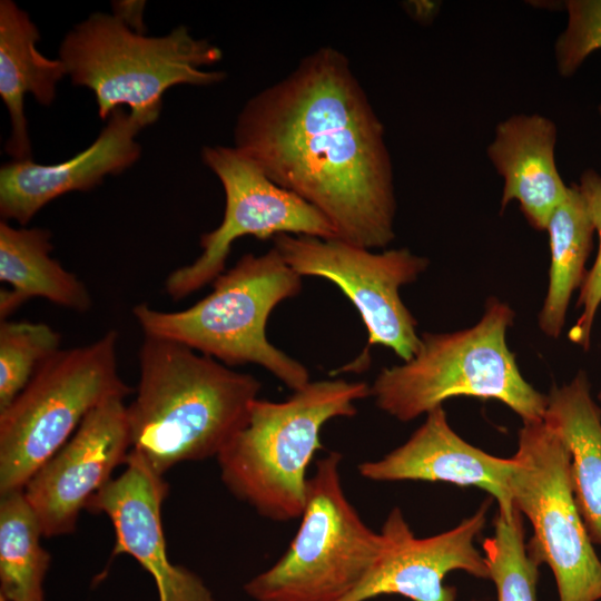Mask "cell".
Segmentation results:
<instances>
[{
	"label": "cell",
	"mask_w": 601,
	"mask_h": 601,
	"mask_svg": "<svg viewBox=\"0 0 601 601\" xmlns=\"http://www.w3.org/2000/svg\"><path fill=\"white\" fill-rule=\"evenodd\" d=\"M234 132L235 147L319 210L337 239L367 249L394 239L384 127L337 49L315 50L249 99Z\"/></svg>",
	"instance_id": "1"
},
{
	"label": "cell",
	"mask_w": 601,
	"mask_h": 601,
	"mask_svg": "<svg viewBox=\"0 0 601 601\" xmlns=\"http://www.w3.org/2000/svg\"><path fill=\"white\" fill-rule=\"evenodd\" d=\"M136 397L127 406L131 451L158 474L216 457L246 422L260 383L177 342L146 336Z\"/></svg>",
	"instance_id": "2"
},
{
	"label": "cell",
	"mask_w": 601,
	"mask_h": 601,
	"mask_svg": "<svg viewBox=\"0 0 601 601\" xmlns=\"http://www.w3.org/2000/svg\"><path fill=\"white\" fill-rule=\"evenodd\" d=\"M370 395L365 382L338 378L309 382L282 402L256 398L244 425L216 456L221 482L265 519H299L323 426L353 417L356 403Z\"/></svg>",
	"instance_id": "3"
},
{
	"label": "cell",
	"mask_w": 601,
	"mask_h": 601,
	"mask_svg": "<svg viewBox=\"0 0 601 601\" xmlns=\"http://www.w3.org/2000/svg\"><path fill=\"white\" fill-rule=\"evenodd\" d=\"M302 290V277L273 247L246 254L190 307L164 312L142 303L132 314L146 336L180 343L227 366L257 364L293 392L311 382L308 370L266 336L274 308Z\"/></svg>",
	"instance_id": "4"
},
{
	"label": "cell",
	"mask_w": 601,
	"mask_h": 601,
	"mask_svg": "<svg viewBox=\"0 0 601 601\" xmlns=\"http://www.w3.org/2000/svg\"><path fill=\"white\" fill-rule=\"evenodd\" d=\"M514 312L497 299L487 300L473 327L446 334L424 333L415 356L383 368L370 386L380 410L402 422L442 406L457 396L496 400L523 422L544 418L548 396L521 375L506 344Z\"/></svg>",
	"instance_id": "5"
},
{
	"label": "cell",
	"mask_w": 601,
	"mask_h": 601,
	"mask_svg": "<svg viewBox=\"0 0 601 601\" xmlns=\"http://www.w3.org/2000/svg\"><path fill=\"white\" fill-rule=\"evenodd\" d=\"M341 462L338 452L316 461L295 536L272 566L244 585L254 601H341L394 545L402 511L394 508L382 531L372 530L345 494Z\"/></svg>",
	"instance_id": "6"
},
{
	"label": "cell",
	"mask_w": 601,
	"mask_h": 601,
	"mask_svg": "<svg viewBox=\"0 0 601 601\" xmlns=\"http://www.w3.org/2000/svg\"><path fill=\"white\" fill-rule=\"evenodd\" d=\"M59 59L75 86L90 89L106 119L127 106L145 127L158 119L162 96L177 85L210 86L225 78L203 67L217 63L221 51L179 26L162 37H147L115 14L92 13L67 33Z\"/></svg>",
	"instance_id": "7"
},
{
	"label": "cell",
	"mask_w": 601,
	"mask_h": 601,
	"mask_svg": "<svg viewBox=\"0 0 601 601\" xmlns=\"http://www.w3.org/2000/svg\"><path fill=\"white\" fill-rule=\"evenodd\" d=\"M117 339L109 331L59 349L0 412V495L23 490L98 405L132 392L118 373Z\"/></svg>",
	"instance_id": "8"
},
{
	"label": "cell",
	"mask_w": 601,
	"mask_h": 601,
	"mask_svg": "<svg viewBox=\"0 0 601 601\" xmlns=\"http://www.w3.org/2000/svg\"><path fill=\"white\" fill-rule=\"evenodd\" d=\"M512 459L513 504L533 529L528 549L552 570L559 601L601 600V561L573 496L565 442L544 420L523 422Z\"/></svg>",
	"instance_id": "9"
},
{
	"label": "cell",
	"mask_w": 601,
	"mask_h": 601,
	"mask_svg": "<svg viewBox=\"0 0 601 601\" xmlns=\"http://www.w3.org/2000/svg\"><path fill=\"white\" fill-rule=\"evenodd\" d=\"M274 247L300 277L315 276L335 284L359 313L366 327L367 345L342 372H361L368 366V349L391 348L404 362L418 352L421 336L416 321L402 302L400 288L413 283L426 269V258L406 248L373 253L344 240L303 235H278Z\"/></svg>",
	"instance_id": "10"
},
{
	"label": "cell",
	"mask_w": 601,
	"mask_h": 601,
	"mask_svg": "<svg viewBox=\"0 0 601 601\" xmlns=\"http://www.w3.org/2000/svg\"><path fill=\"white\" fill-rule=\"evenodd\" d=\"M201 159L223 185L225 211L220 225L200 236L203 252L198 258L167 276L165 292L174 300L195 293L223 274L234 242L242 237L268 239L283 234L337 237L319 210L277 185L235 146L204 147Z\"/></svg>",
	"instance_id": "11"
},
{
	"label": "cell",
	"mask_w": 601,
	"mask_h": 601,
	"mask_svg": "<svg viewBox=\"0 0 601 601\" xmlns=\"http://www.w3.org/2000/svg\"><path fill=\"white\" fill-rule=\"evenodd\" d=\"M124 400L111 397L92 410L26 484L45 538L72 533L89 500L126 463L131 444Z\"/></svg>",
	"instance_id": "12"
},
{
	"label": "cell",
	"mask_w": 601,
	"mask_h": 601,
	"mask_svg": "<svg viewBox=\"0 0 601 601\" xmlns=\"http://www.w3.org/2000/svg\"><path fill=\"white\" fill-rule=\"evenodd\" d=\"M125 464V471L86 506L111 521L116 535L112 555L132 556L152 577L159 601H216L199 575L168 558L161 523V508L169 491L165 477L131 450Z\"/></svg>",
	"instance_id": "13"
},
{
	"label": "cell",
	"mask_w": 601,
	"mask_h": 601,
	"mask_svg": "<svg viewBox=\"0 0 601 601\" xmlns=\"http://www.w3.org/2000/svg\"><path fill=\"white\" fill-rule=\"evenodd\" d=\"M492 497L456 526L428 536L415 538L405 518L391 550L365 580L341 601H370L397 594L412 601H456V589L444 583L452 571L489 579L484 555L475 546L482 533Z\"/></svg>",
	"instance_id": "14"
},
{
	"label": "cell",
	"mask_w": 601,
	"mask_h": 601,
	"mask_svg": "<svg viewBox=\"0 0 601 601\" xmlns=\"http://www.w3.org/2000/svg\"><path fill=\"white\" fill-rule=\"evenodd\" d=\"M513 459L492 455L464 441L449 424L443 406L426 414L410 439L373 461L358 464L359 475L374 482H444L484 490L499 511L512 516L510 481Z\"/></svg>",
	"instance_id": "15"
},
{
	"label": "cell",
	"mask_w": 601,
	"mask_h": 601,
	"mask_svg": "<svg viewBox=\"0 0 601 601\" xmlns=\"http://www.w3.org/2000/svg\"><path fill=\"white\" fill-rule=\"evenodd\" d=\"M144 126L122 108L114 110L97 139L72 158L53 164L13 160L0 169L2 220L26 225L48 203L71 191H88L108 175L129 168L140 156L135 140Z\"/></svg>",
	"instance_id": "16"
},
{
	"label": "cell",
	"mask_w": 601,
	"mask_h": 601,
	"mask_svg": "<svg viewBox=\"0 0 601 601\" xmlns=\"http://www.w3.org/2000/svg\"><path fill=\"white\" fill-rule=\"evenodd\" d=\"M555 125L540 115H518L502 121L487 148L504 179L502 209L518 200L530 225L545 230L555 208L566 198L554 159Z\"/></svg>",
	"instance_id": "17"
},
{
	"label": "cell",
	"mask_w": 601,
	"mask_h": 601,
	"mask_svg": "<svg viewBox=\"0 0 601 601\" xmlns=\"http://www.w3.org/2000/svg\"><path fill=\"white\" fill-rule=\"evenodd\" d=\"M39 30L11 0L0 2V96L9 111L11 135L6 151L14 160L31 159V144L24 117V96L32 93L41 105H50L57 82L67 75L60 59L40 53Z\"/></svg>",
	"instance_id": "18"
},
{
	"label": "cell",
	"mask_w": 601,
	"mask_h": 601,
	"mask_svg": "<svg viewBox=\"0 0 601 601\" xmlns=\"http://www.w3.org/2000/svg\"><path fill=\"white\" fill-rule=\"evenodd\" d=\"M546 396L543 420L569 449L573 496L590 540L601 545V408L583 371Z\"/></svg>",
	"instance_id": "19"
},
{
	"label": "cell",
	"mask_w": 601,
	"mask_h": 601,
	"mask_svg": "<svg viewBox=\"0 0 601 601\" xmlns=\"http://www.w3.org/2000/svg\"><path fill=\"white\" fill-rule=\"evenodd\" d=\"M51 233L46 228H14L0 221V317H7L33 297L79 313L91 307L85 284L50 256Z\"/></svg>",
	"instance_id": "20"
},
{
	"label": "cell",
	"mask_w": 601,
	"mask_h": 601,
	"mask_svg": "<svg viewBox=\"0 0 601 601\" xmlns=\"http://www.w3.org/2000/svg\"><path fill=\"white\" fill-rule=\"evenodd\" d=\"M545 230L549 233L551 264L539 325L545 335L556 338L562 332L572 294L585 278V263L595 231L577 184L569 186L566 198L551 215Z\"/></svg>",
	"instance_id": "21"
},
{
	"label": "cell",
	"mask_w": 601,
	"mask_h": 601,
	"mask_svg": "<svg viewBox=\"0 0 601 601\" xmlns=\"http://www.w3.org/2000/svg\"><path fill=\"white\" fill-rule=\"evenodd\" d=\"M38 518L23 490L0 500V595L7 601H45L50 553L41 545Z\"/></svg>",
	"instance_id": "22"
},
{
	"label": "cell",
	"mask_w": 601,
	"mask_h": 601,
	"mask_svg": "<svg viewBox=\"0 0 601 601\" xmlns=\"http://www.w3.org/2000/svg\"><path fill=\"white\" fill-rule=\"evenodd\" d=\"M493 524L494 534L482 549L497 601H536L540 563L524 541L522 514L516 508L512 516L497 510Z\"/></svg>",
	"instance_id": "23"
},
{
	"label": "cell",
	"mask_w": 601,
	"mask_h": 601,
	"mask_svg": "<svg viewBox=\"0 0 601 601\" xmlns=\"http://www.w3.org/2000/svg\"><path fill=\"white\" fill-rule=\"evenodd\" d=\"M61 337L43 323L1 321L0 412L23 391L39 367L60 349Z\"/></svg>",
	"instance_id": "24"
},
{
	"label": "cell",
	"mask_w": 601,
	"mask_h": 601,
	"mask_svg": "<svg viewBox=\"0 0 601 601\" xmlns=\"http://www.w3.org/2000/svg\"><path fill=\"white\" fill-rule=\"evenodd\" d=\"M578 187L599 238L595 260L587 272L580 287L577 306L582 307V312L569 332V339L587 351L590 346L593 322L601 304V176L593 169H587L581 175Z\"/></svg>",
	"instance_id": "25"
},
{
	"label": "cell",
	"mask_w": 601,
	"mask_h": 601,
	"mask_svg": "<svg viewBox=\"0 0 601 601\" xmlns=\"http://www.w3.org/2000/svg\"><path fill=\"white\" fill-rule=\"evenodd\" d=\"M565 6L568 24L556 40L555 56L560 75L570 77L601 49V0H570Z\"/></svg>",
	"instance_id": "26"
},
{
	"label": "cell",
	"mask_w": 601,
	"mask_h": 601,
	"mask_svg": "<svg viewBox=\"0 0 601 601\" xmlns=\"http://www.w3.org/2000/svg\"><path fill=\"white\" fill-rule=\"evenodd\" d=\"M114 4L115 16L121 19L129 28L139 33H145L142 23L144 1H118Z\"/></svg>",
	"instance_id": "27"
},
{
	"label": "cell",
	"mask_w": 601,
	"mask_h": 601,
	"mask_svg": "<svg viewBox=\"0 0 601 601\" xmlns=\"http://www.w3.org/2000/svg\"><path fill=\"white\" fill-rule=\"evenodd\" d=\"M598 400H599V402L601 403V390H600V392H599V394H598Z\"/></svg>",
	"instance_id": "28"
},
{
	"label": "cell",
	"mask_w": 601,
	"mask_h": 601,
	"mask_svg": "<svg viewBox=\"0 0 601 601\" xmlns=\"http://www.w3.org/2000/svg\"><path fill=\"white\" fill-rule=\"evenodd\" d=\"M0 601H7L2 595H0Z\"/></svg>",
	"instance_id": "29"
}]
</instances>
